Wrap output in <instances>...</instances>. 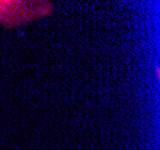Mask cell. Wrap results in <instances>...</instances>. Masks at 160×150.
Masks as SVG:
<instances>
[{"mask_svg":"<svg viewBox=\"0 0 160 150\" xmlns=\"http://www.w3.org/2000/svg\"><path fill=\"white\" fill-rule=\"evenodd\" d=\"M54 3L46 0H0V25L13 29L52 14Z\"/></svg>","mask_w":160,"mask_h":150,"instance_id":"1","label":"cell"}]
</instances>
